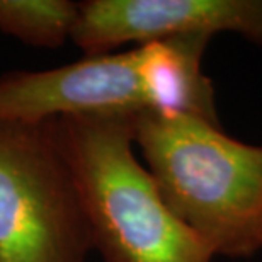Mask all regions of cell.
Instances as JSON below:
<instances>
[{"label":"cell","instance_id":"cell-1","mask_svg":"<svg viewBox=\"0 0 262 262\" xmlns=\"http://www.w3.org/2000/svg\"><path fill=\"white\" fill-rule=\"evenodd\" d=\"M133 141L162 198L214 257L262 250V145L192 114L143 113Z\"/></svg>","mask_w":262,"mask_h":262},{"label":"cell","instance_id":"cell-2","mask_svg":"<svg viewBox=\"0 0 262 262\" xmlns=\"http://www.w3.org/2000/svg\"><path fill=\"white\" fill-rule=\"evenodd\" d=\"M55 124L102 262H213L136 155L133 118L70 116Z\"/></svg>","mask_w":262,"mask_h":262},{"label":"cell","instance_id":"cell-3","mask_svg":"<svg viewBox=\"0 0 262 262\" xmlns=\"http://www.w3.org/2000/svg\"><path fill=\"white\" fill-rule=\"evenodd\" d=\"M92 250L55 119H0V262H87Z\"/></svg>","mask_w":262,"mask_h":262},{"label":"cell","instance_id":"cell-4","mask_svg":"<svg viewBox=\"0 0 262 262\" xmlns=\"http://www.w3.org/2000/svg\"><path fill=\"white\" fill-rule=\"evenodd\" d=\"M159 111L150 45L83 58L50 70L0 77V119L41 123L70 116L136 118Z\"/></svg>","mask_w":262,"mask_h":262},{"label":"cell","instance_id":"cell-5","mask_svg":"<svg viewBox=\"0 0 262 262\" xmlns=\"http://www.w3.org/2000/svg\"><path fill=\"white\" fill-rule=\"evenodd\" d=\"M218 34L262 46V0H83L72 41L94 56L126 45Z\"/></svg>","mask_w":262,"mask_h":262},{"label":"cell","instance_id":"cell-6","mask_svg":"<svg viewBox=\"0 0 262 262\" xmlns=\"http://www.w3.org/2000/svg\"><path fill=\"white\" fill-rule=\"evenodd\" d=\"M78 2L0 0V33L33 48L56 50L72 39Z\"/></svg>","mask_w":262,"mask_h":262}]
</instances>
